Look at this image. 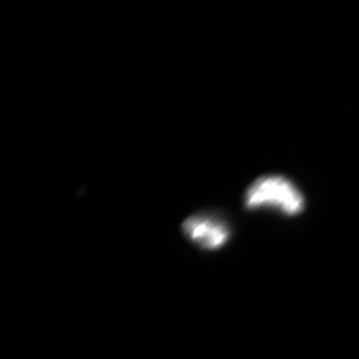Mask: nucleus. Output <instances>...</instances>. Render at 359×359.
Segmentation results:
<instances>
[{
	"mask_svg": "<svg viewBox=\"0 0 359 359\" xmlns=\"http://www.w3.org/2000/svg\"><path fill=\"white\" fill-rule=\"evenodd\" d=\"M249 209L271 208L287 216H294L304 210V196L287 178L264 176L252 183L245 196Z\"/></svg>",
	"mask_w": 359,
	"mask_h": 359,
	"instance_id": "obj_1",
	"label": "nucleus"
},
{
	"mask_svg": "<svg viewBox=\"0 0 359 359\" xmlns=\"http://www.w3.org/2000/svg\"><path fill=\"white\" fill-rule=\"evenodd\" d=\"M184 236L202 249L217 250L224 247L231 236V230L223 219L199 212L182 224Z\"/></svg>",
	"mask_w": 359,
	"mask_h": 359,
	"instance_id": "obj_2",
	"label": "nucleus"
}]
</instances>
